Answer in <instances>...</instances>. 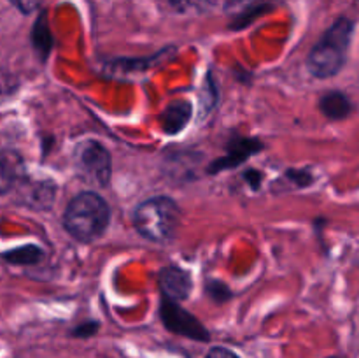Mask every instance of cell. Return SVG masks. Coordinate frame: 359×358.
<instances>
[{"mask_svg":"<svg viewBox=\"0 0 359 358\" xmlns=\"http://www.w3.org/2000/svg\"><path fill=\"white\" fill-rule=\"evenodd\" d=\"M109 218L111 209L107 202L97 193L84 192L70 200L63 216V225L76 241L91 242L104 234Z\"/></svg>","mask_w":359,"mask_h":358,"instance_id":"1","label":"cell"},{"mask_svg":"<svg viewBox=\"0 0 359 358\" xmlns=\"http://www.w3.org/2000/svg\"><path fill=\"white\" fill-rule=\"evenodd\" d=\"M354 23L347 18H340L333 27L321 37V41L312 48L307 58V67L312 76L326 79L342 70L347 60Z\"/></svg>","mask_w":359,"mask_h":358,"instance_id":"2","label":"cell"},{"mask_svg":"<svg viewBox=\"0 0 359 358\" xmlns=\"http://www.w3.org/2000/svg\"><path fill=\"white\" fill-rule=\"evenodd\" d=\"M177 204L168 197H153L139 204L133 214V223L142 237L154 242L170 241L179 227Z\"/></svg>","mask_w":359,"mask_h":358,"instance_id":"3","label":"cell"},{"mask_svg":"<svg viewBox=\"0 0 359 358\" xmlns=\"http://www.w3.org/2000/svg\"><path fill=\"white\" fill-rule=\"evenodd\" d=\"M76 167L88 183L105 186L111 179V154L97 140H84L76 147Z\"/></svg>","mask_w":359,"mask_h":358,"instance_id":"4","label":"cell"},{"mask_svg":"<svg viewBox=\"0 0 359 358\" xmlns=\"http://www.w3.org/2000/svg\"><path fill=\"white\" fill-rule=\"evenodd\" d=\"M161 318H163L165 326L172 332L179 333V336L189 337L195 340H209V332L202 326V323L195 318V316L188 314L184 309L179 307L175 302L165 300L163 307H161Z\"/></svg>","mask_w":359,"mask_h":358,"instance_id":"5","label":"cell"},{"mask_svg":"<svg viewBox=\"0 0 359 358\" xmlns=\"http://www.w3.org/2000/svg\"><path fill=\"white\" fill-rule=\"evenodd\" d=\"M25 174L23 158L16 151H0V195H6L21 183Z\"/></svg>","mask_w":359,"mask_h":358,"instance_id":"6","label":"cell"},{"mask_svg":"<svg viewBox=\"0 0 359 358\" xmlns=\"http://www.w3.org/2000/svg\"><path fill=\"white\" fill-rule=\"evenodd\" d=\"M160 286L167 300L179 302L188 297L189 290H191V279L182 269L167 267L160 274Z\"/></svg>","mask_w":359,"mask_h":358,"instance_id":"7","label":"cell"},{"mask_svg":"<svg viewBox=\"0 0 359 358\" xmlns=\"http://www.w3.org/2000/svg\"><path fill=\"white\" fill-rule=\"evenodd\" d=\"M319 109L328 119H344L353 112V102L342 91H328L319 100Z\"/></svg>","mask_w":359,"mask_h":358,"instance_id":"8","label":"cell"},{"mask_svg":"<svg viewBox=\"0 0 359 358\" xmlns=\"http://www.w3.org/2000/svg\"><path fill=\"white\" fill-rule=\"evenodd\" d=\"M189 116H191V107H189L188 102L177 100L174 104H170L165 111L163 116V128L168 133H175L179 130L184 128V125L188 123Z\"/></svg>","mask_w":359,"mask_h":358,"instance_id":"9","label":"cell"},{"mask_svg":"<svg viewBox=\"0 0 359 358\" xmlns=\"http://www.w3.org/2000/svg\"><path fill=\"white\" fill-rule=\"evenodd\" d=\"M27 200L37 209H46L55 200V186L51 183H39L27 193Z\"/></svg>","mask_w":359,"mask_h":358,"instance_id":"10","label":"cell"},{"mask_svg":"<svg viewBox=\"0 0 359 358\" xmlns=\"http://www.w3.org/2000/svg\"><path fill=\"white\" fill-rule=\"evenodd\" d=\"M41 248H34L32 246V248H21L18 251L9 253V255H6V258L13 263H35L41 260Z\"/></svg>","mask_w":359,"mask_h":358,"instance_id":"11","label":"cell"},{"mask_svg":"<svg viewBox=\"0 0 359 358\" xmlns=\"http://www.w3.org/2000/svg\"><path fill=\"white\" fill-rule=\"evenodd\" d=\"M175 7L182 13H203L216 4V0H172Z\"/></svg>","mask_w":359,"mask_h":358,"instance_id":"12","label":"cell"},{"mask_svg":"<svg viewBox=\"0 0 359 358\" xmlns=\"http://www.w3.org/2000/svg\"><path fill=\"white\" fill-rule=\"evenodd\" d=\"M280 2H286V0H235L231 6L242 7V11H255V9H262V7L273 6V4H280Z\"/></svg>","mask_w":359,"mask_h":358,"instance_id":"13","label":"cell"},{"mask_svg":"<svg viewBox=\"0 0 359 358\" xmlns=\"http://www.w3.org/2000/svg\"><path fill=\"white\" fill-rule=\"evenodd\" d=\"M11 2H13L21 13H32V11L37 9L39 4H41L42 0H11Z\"/></svg>","mask_w":359,"mask_h":358,"instance_id":"14","label":"cell"},{"mask_svg":"<svg viewBox=\"0 0 359 358\" xmlns=\"http://www.w3.org/2000/svg\"><path fill=\"white\" fill-rule=\"evenodd\" d=\"M205 358H238L233 351L226 350V347H212V350L207 353Z\"/></svg>","mask_w":359,"mask_h":358,"instance_id":"15","label":"cell"},{"mask_svg":"<svg viewBox=\"0 0 359 358\" xmlns=\"http://www.w3.org/2000/svg\"><path fill=\"white\" fill-rule=\"evenodd\" d=\"M330 358H337V357H330Z\"/></svg>","mask_w":359,"mask_h":358,"instance_id":"16","label":"cell"}]
</instances>
